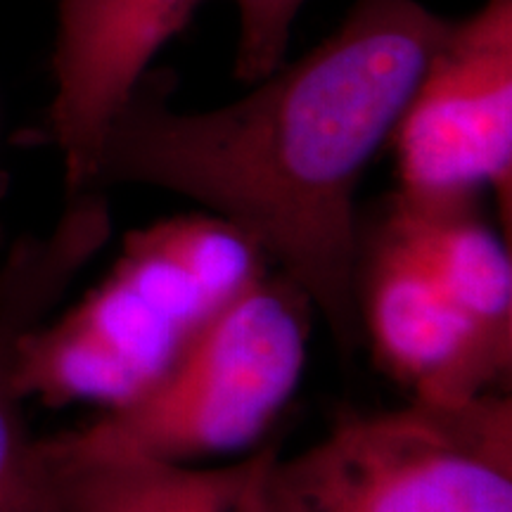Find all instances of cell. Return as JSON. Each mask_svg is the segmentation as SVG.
<instances>
[{"label": "cell", "instance_id": "cell-10", "mask_svg": "<svg viewBox=\"0 0 512 512\" xmlns=\"http://www.w3.org/2000/svg\"><path fill=\"white\" fill-rule=\"evenodd\" d=\"M240 15L235 76L242 83L266 79L285 62L294 19L304 0H235Z\"/></svg>", "mask_w": 512, "mask_h": 512}, {"label": "cell", "instance_id": "cell-7", "mask_svg": "<svg viewBox=\"0 0 512 512\" xmlns=\"http://www.w3.org/2000/svg\"><path fill=\"white\" fill-rule=\"evenodd\" d=\"M202 0H57L53 100L46 136L60 152L67 200L98 190V157L114 114L152 57Z\"/></svg>", "mask_w": 512, "mask_h": 512}, {"label": "cell", "instance_id": "cell-1", "mask_svg": "<svg viewBox=\"0 0 512 512\" xmlns=\"http://www.w3.org/2000/svg\"><path fill=\"white\" fill-rule=\"evenodd\" d=\"M446 27L418 0H356L320 46L207 112H178L164 76L145 74L107 128L95 185L176 192L238 228L354 351L356 190Z\"/></svg>", "mask_w": 512, "mask_h": 512}, {"label": "cell", "instance_id": "cell-8", "mask_svg": "<svg viewBox=\"0 0 512 512\" xmlns=\"http://www.w3.org/2000/svg\"><path fill=\"white\" fill-rule=\"evenodd\" d=\"M98 240L83 223L60 219L48 238L22 240L0 261V512H69L48 437L31 432L12 380L19 337L46 320Z\"/></svg>", "mask_w": 512, "mask_h": 512}, {"label": "cell", "instance_id": "cell-9", "mask_svg": "<svg viewBox=\"0 0 512 512\" xmlns=\"http://www.w3.org/2000/svg\"><path fill=\"white\" fill-rule=\"evenodd\" d=\"M69 512H268L280 441L221 465L136 453H74L48 437Z\"/></svg>", "mask_w": 512, "mask_h": 512}, {"label": "cell", "instance_id": "cell-6", "mask_svg": "<svg viewBox=\"0 0 512 512\" xmlns=\"http://www.w3.org/2000/svg\"><path fill=\"white\" fill-rule=\"evenodd\" d=\"M356 309L361 337L387 375L418 401L503 392L512 339L484 330L380 221L358 219Z\"/></svg>", "mask_w": 512, "mask_h": 512}, {"label": "cell", "instance_id": "cell-5", "mask_svg": "<svg viewBox=\"0 0 512 512\" xmlns=\"http://www.w3.org/2000/svg\"><path fill=\"white\" fill-rule=\"evenodd\" d=\"M389 140L401 190H491L510 221L512 0H484L472 15L448 19Z\"/></svg>", "mask_w": 512, "mask_h": 512}, {"label": "cell", "instance_id": "cell-3", "mask_svg": "<svg viewBox=\"0 0 512 512\" xmlns=\"http://www.w3.org/2000/svg\"><path fill=\"white\" fill-rule=\"evenodd\" d=\"M313 316L306 294L266 268L228 299L150 392L55 439L74 453L178 463L242 456L297 392Z\"/></svg>", "mask_w": 512, "mask_h": 512}, {"label": "cell", "instance_id": "cell-4", "mask_svg": "<svg viewBox=\"0 0 512 512\" xmlns=\"http://www.w3.org/2000/svg\"><path fill=\"white\" fill-rule=\"evenodd\" d=\"M268 512H512L510 396L347 413L278 458Z\"/></svg>", "mask_w": 512, "mask_h": 512}, {"label": "cell", "instance_id": "cell-2", "mask_svg": "<svg viewBox=\"0 0 512 512\" xmlns=\"http://www.w3.org/2000/svg\"><path fill=\"white\" fill-rule=\"evenodd\" d=\"M266 268L252 240L211 214L133 230L81 302L19 337L17 392L46 406H126L150 392L228 299Z\"/></svg>", "mask_w": 512, "mask_h": 512}]
</instances>
